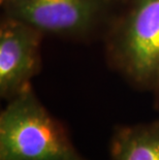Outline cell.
Instances as JSON below:
<instances>
[{
  "label": "cell",
  "mask_w": 159,
  "mask_h": 160,
  "mask_svg": "<svg viewBox=\"0 0 159 160\" xmlns=\"http://www.w3.org/2000/svg\"><path fill=\"white\" fill-rule=\"evenodd\" d=\"M104 39L113 68L138 89H159V0H124Z\"/></svg>",
  "instance_id": "1"
},
{
  "label": "cell",
  "mask_w": 159,
  "mask_h": 160,
  "mask_svg": "<svg viewBox=\"0 0 159 160\" xmlns=\"http://www.w3.org/2000/svg\"><path fill=\"white\" fill-rule=\"evenodd\" d=\"M0 160H87L30 85L0 114Z\"/></svg>",
  "instance_id": "2"
},
{
  "label": "cell",
  "mask_w": 159,
  "mask_h": 160,
  "mask_svg": "<svg viewBox=\"0 0 159 160\" xmlns=\"http://www.w3.org/2000/svg\"><path fill=\"white\" fill-rule=\"evenodd\" d=\"M124 0H0L2 16L43 35L87 40L107 32Z\"/></svg>",
  "instance_id": "3"
},
{
  "label": "cell",
  "mask_w": 159,
  "mask_h": 160,
  "mask_svg": "<svg viewBox=\"0 0 159 160\" xmlns=\"http://www.w3.org/2000/svg\"><path fill=\"white\" fill-rule=\"evenodd\" d=\"M39 30L2 16L0 23V96L5 101L31 85L42 67Z\"/></svg>",
  "instance_id": "4"
},
{
  "label": "cell",
  "mask_w": 159,
  "mask_h": 160,
  "mask_svg": "<svg viewBox=\"0 0 159 160\" xmlns=\"http://www.w3.org/2000/svg\"><path fill=\"white\" fill-rule=\"evenodd\" d=\"M111 160H159V119L118 126L110 144Z\"/></svg>",
  "instance_id": "5"
},
{
  "label": "cell",
  "mask_w": 159,
  "mask_h": 160,
  "mask_svg": "<svg viewBox=\"0 0 159 160\" xmlns=\"http://www.w3.org/2000/svg\"><path fill=\"white\" fill-rule=\"evenodd\" d=\"M155 93H156V107L159 110V89L156 92H155Z\"/></svg>",
  "instance_id": "6"
}]
</instances>
